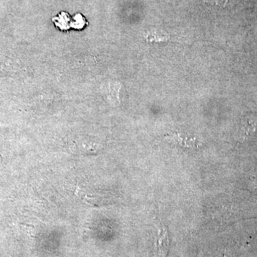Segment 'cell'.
Returning a JSON list of instances; mask_svg holds the SVG:
<instances>
[{
    "label": "cell",
    "mask_w": 257,
    "mask_h": 257,
    "mask_svg": "<svg viewBox=\"0 0 257 257\" xmlns=\"http://www.w3.org/2000/svg\"><path fill=\"white\" fill-rule=\"evenodd\" d=\"M147 39L150 42H161L168 41L170 40V36L168 34L164 32H155L149 34Z\"/></svg>",
    "instance_id": "4"
},
{
    "label": "cell",
    "mask_w": 257,
    "mask_h": 257,
    "mask_svg": "<svg viewBox=\"0 0 257 257\" xmlns=\"http://www.w3.org/2000/svg\"><path fill=\"white\" fill-rule=\"evenodd\" d=\"M203 1L211 6L219 7V8H224L228 2L227 0H203Z\"/></svg>",
    "instance_id": "5"
},
{
    "label": "cell",
    "mask_w": 257,
    "mask_h": 257,
    "mask_svg": "<svg viewBox=\"0 0 257 257\" xmlns=\"http://www.w3.org/2000/svg\"><path fill=\"white\" fill-rule=\"evenodd\" d=\"M75 194L86 204H89V205L97 206V196H94L90 193H87L82 188L76 189Z\"/></svg>",
    "instance_id": "3"
},
{
    "label": "cell",
    "mask_w": 257,
    "mask_h": 257,
    "mask_svg": "<svg viewBox=\"0 0 257 257\" xmlns=\"http://www.w3.org/2000/svg\"><path fill=\"white\" fill-rule=\"evenodd\" d=\"M169 248V236L167 228L160 224L157 239V252L158 257H165Z\"/></svg>",
    "instance_id": "2"
},
{
    "label": "cell",
    "mask_w": 257,
    "mask_h": 257,
    "mask_svg": "<svg viewBox=\"0 0 257 257\" xmlns=\"http://www.w3.org/2000/svg\"><path fill=\"white\" fill-rule=\"evenodd\" d=\"M168 141L171 143L177 144L179 146L187 147V148H194L200 145V142L194 137L188 136L183 134L173 133L166 136Z\"/></svg>",
    "instance_id": "1"
}]
</instances>
